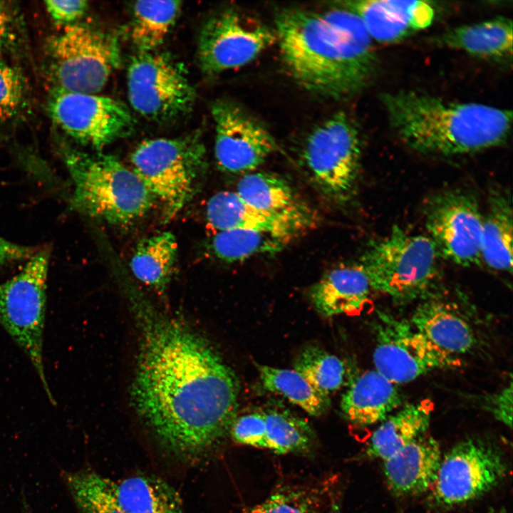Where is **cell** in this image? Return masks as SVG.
<instances>
[{"label":"cell","mask_w":513,"mask_h":513,"mask_svg":"<svg viewBox=\"0 0 513 513\" xmlns=\"http://www.w3.org/2000/svg\"><path fill=\"white\" fill-rule=\"evenodd\" d=\"M131 398L160 447L186 463L207 456L237 416L239 380L217 351L197 333L141 301Z\"/></svg>","instance_id":"obj_1"},{"label":"cell","mask_w":513,"mask_h":513,"mask_svg":"<svg viewBox=\"0 0 513 513\" xmlns=\"http://www.w3.org/2000/svg\"><path fill=\"white\" fill-rule=\"evenodd\" d=\"M275 25L289 73L309 92L346 99L364 90L376 73L373 40L347 8L321 12L286 8L276 14Z\"/></svg>","instance_id":"obj_2"},{"label":"cell","mask_w":513,"mask_h":513,"mask_svg":"<svg viewBox=\"0 0 513 513\" xmlns=\"http://www.w3.org/2000/svg\"><path fill=\"white\" fill-rule=\"evenodd\" d=\"M392 129L409 147L452 156L474 153L505 142L512 113L481 103H459L413 90L383 93Z\"/></svg>","instance_id":"obj_3"},{"label":"cell","mask_w":513,"mask_h":513,"mask_svg":"<svg viewBox=\"0 0 513 513\" xmlns=\"http://www.w3.org/2000/svg\"><path fill=\"white\" fill-rule=\"evenodd\" d=\"M61 153L74 187L71 206L80 213L125 225L152 207L155 198L145 185L115 156L90 155L68 147Z\"/></svg>","instance_id":"obj_4"},{"label":"cell","mask_w":513,"mask_h":513,"mask_svg":"<svg viewBox=\"0 0 513 513\" xmlns=\"http://www.w3.org/2000/svg\"><path fill=\"white\" fill-rule=\"evenodd\" d=\"M439 254L429 237L394 227L382 239L370 244L359 265L370 287L406 304L436 294Z\"/></svg>","instance_id":"obj_5"},{"label":"cell","mask_w":513,"mask_h":513,"mask_svg":"<svg viewBox=\"0 0 513 513\" xmlns=\"http://www.w3.org/2000/svg\"><path fill=\"white\" fill-rule=\"evenodd\" d=\"M204 154L203 145L194 136L146 140L132 152V170L160 200L165 222L193 197L204 170Z\"/></svg>","instance_id":"obj_6"},{"label":"cell","mask_w":513,"mask_h":513,"mask_svg":"<svg viewBox=\"0 0 513 513\" xmlns=\"http://www.w3.org/2000/svg\"><path fill=\"white\" fill-rule=\"evenodd\" d=\"M50 253L48 247H40L16 275L0 284V325L28 358L49 401L56 405L43 356Z\"/></svg>","instance_id":"obj_7"},{"label":"cell","mask_w":513,"mask_h":513,"mask_svg":"<svg viewBox=\"0 0 513 513\" xmlns=\"http://www.w3.org/2000/svg\"><path fill=\"white\" fill-rule=\"evenodd\" d=\"M361 142L353 123L343 112L316 126L307 136L302 160L319 192L336 204L352 197L359 173Z\"/></svg>","instance_id":"obj_8"},{"label":"cell","mask_w":513,"mask_h":513,"mask_svg":"<svg viewBox=\"0 0 513 513\" xmlns=\"http://www.w3.org/2000/svg\"><path fill=\"white\" fill-rule=\"evenodd\" d=\"M48 49L58 88L68 92L97 94L120 63L114 36L78 23L51 38Z\"/></svg>","instance_id":"obj_9"},{"label":"cell","mask_w":513,"mask_h":513,"mask_svg":"<svg viewBox=\"0 0 513 513\" xmlns=\"http://www.w3.org/2000/svg\"><path fill=\"white\" fill-rule=\"evenodd\" d=\"M502 449L484 437H468L442 456L431 490L433 503L452 507L473 500L492 490L508 473Z\"/></svg>","instance_id":"obj_10"},{"label":"cell","mask_w":513,"mask_h":513,"mask_svg":"<svg viewBox=\"0 0 513 513\" xmlns=\"http://www.w3.org/2000/svg\"><path fill=\"white\" fill-rule=\"evenodd\" d=\"M132 107L145 118L166 122L188 113L195 90L181 64L163 53H140L128 71Z\"/></svg>","instance_id":"obj_11"},{"label":"cell","mask_w":513,"mask_h":513,"mask_svg":"<svg viewBox=\"0 0 513 513\" xmlns=\"http://www.w3.org/2000/svg\"><path fill=\"white\" fill-rule=\"evenodd\" d=\"M375 370L395 384L405 383L437 370L462 365L460 358L447 354L430 343L410 322L379 312L373 324Z\"/></svg>","instance_id":"obj_12"},{"label":"cell","mask_w":513,"mask_h":513,"mask_svg":"<svg viewBox=\"0 0 513 513\" xmlns=\"http://www.w3.org/2000/svg\"><path fill=\"white\" fill-rule=\"evenodd\" d=\"M48 110L54 123L65 134L98 150L129 135L135 126L126 105L98 94L57 88L48 100Z\"/></svg>","instance_id":"obj_13"},{"label":"cell","mask_w":513,"mask_h":513,"mask_svg":"<svg viewBox=\"0 0 513 513\" xmlns=\"http://www.w3.org/2000/svg\"><path fill=\"white\" fill-rule=\"evenodd\" d=\"M276 41L274 30L234 9L210 18L199 39L198 58L208 75L244 66Z\"/></svg>","instance_id":"obj_14"},{"label":"cell","mask_w":513,"mask_h":513,"mask_svg":"<svg viewBox=\"0 0 513 513\" xmlns=\"http://www.w3.org/2000/svg\"><path fill=\"white\" fill-rule=\"evenodd\" d=\"M425 222L440 256L462 266L481 262L483 216L472 195L451 190L432 197Z\"/></svg>","instance_id":"obj_15"},{"label":"cell","mask_w":513,"mask_h":513,"mask_svg":"<svg viewBox=\"0 0 513 513\" xmlns=\"http://www.w3.org/2000/svg\"><path fill=\"white\" fill-rule=\"evenodd\" d=\"M211 112L215 127L214 155L221 170L250 172L276 150L267 129L235 103L218 100Z\"/></svg>","instance_id":"obj_16"},{"label":"cell","mask_w":513,"mask_h":513,"mask_svg":"<svg viewBox=\"0 0 513 513\" xmlns=\"http://www.w3.org/2000/svg\"><path fill=\"white\" fill-rule=\"evenodd\" d=\"M341 6L362 21L372 40L392 43L429 27L435 17L434 6L427 1L351 0Z\"/></svg>","instance_id":"obj_17"},{"label":"cell","mask_w":513,"mask_h":513,"mask_svg":"<svg viewBox=\"0 0 513 513\" xmlns=\"http://www.w3.org/2000/svg\"><path fill=\"white\" fill-rule=\"evenodd\" d=\"M410 322L435 346L455 357L472 353L480 343L472 321L457 304L442 299L438 293L423 300Z\"/></svg>","instance_id":"obj_18"},{"label":"cell","mask_w":513,"mask_h":513,"mask_svg":"<svg viewBox=\"0 0 513 513\" xmlns=\"http://www.w3.org/2000/svg\"><path fill=\"white\" fill-rule=\"evenodd\" d=\"M206 216L217 232L245 229L270 233L291 239L311 227L314 220L286 217L259 209L236 192L222 191L208 201Z\"/></svg>","instance_id":"obj_19"},{"label":"cell","mask_w":513,"mask_h":513,"mask_svg":"<svg viewBox=\"0 0 513 513\" xmlns=\"http://www.w3.org/2000/svg\"><path fill=\"white\" fill-rule=\"evenodd\" d=\"M442 457L440 445L432 437L415 439L383 460L390 491L398 496L417 495L431 489Z\"/></svg>","instance_id":"obj_20"},{"label":"cell","mask_w":513,"mask_h":513,"mask_svg":"<svg viewBox=\"0 0 513 513\" xmlns=\"http://www.w3.org/2000/svg\"><path fill=\"white\" fill-rule=\"evenodd\" d=\"M402 403L397 384L375 369L363 372L352 380L341 397L340 406L349 422L368 426L383 422Z\"/></svg>","instance_id":"obj_21"},{"label":"cell","mask_w":513,"mask_h":513,"mask_svg":"<svg viewBox=\"0 0 513 513\" xmlns=\"http://www.w3.org/2000/svg\"><path fill=\"white\" fill-rule=\"evenodd\" d=\"M512 31V19L499 16L449 28L437 36L433 41L437 46L462 51L480 58L511 63Z\"/></svg>","instance_id":"obj_22"},{"label":"cell","mask_w":513,"mask_h":513,"mask_svg":"<svg viewBox=\"0 0 513 513\" xmlns=\"http://www.w3.org/2000/svg\"><path fill=\"white\" fill-rule=\"evenodd\" d=\"M371 287L359 264L336 267L326 272L309 291L316 311L324 317L359 311Z\"/></svg>","instance_id":"obj_23"},{"label":"cell","mask_w":513,"mask_h":513,"mask_svg":"<svg viewBox=\"0 0 513 513\" xmlns=\"http://www.w3.org/2000/svg\"><path fill=\"white\" fill-rule=\"evenodd\" d=\"M431 405L420 401L405 405L390 414L373 432L365 455L384 460L423 436L429 428Z\"/></svg>","instance_id":"obj_24"},{"label":"cell","mask_w":513,"mask_h":513,"mask_svg":"<svg viewBox=\"0 0 513 513\" xmlns=\"http://www.w3.org/2000/svg\"><path fill=\"white\" fill-rule=\"evenodd\" d=\"M253 207L275 214L314 220V214L290 185L272 173L251 172L238 182L237 192Z\"/></svg>","instance_id":"obj_25"},{"label":"cell","mask_w":513,"mask_h":513,"mask_svg":"<svg viewBox=\"0 0 513 513\" xmlns=\"http://www.w3.org/2000/svg\"><path fill=\"white\" fill-rule=\"evenodd\" d=\"M512 206L507 192L495 191L483 217L481 259L490 268L512 272Z\"/></svg>","instance_id":"obj_26"},{"label":"cell","mask_w":513,"mask_h":513,"mask_svg":"<svg viewBox=\"0 0 513 513\" xmlns=\"http://www.w3.org/2000/svg\"><path fill=\"white\" fill-rule=\"evenodd\" d=\"M113 484L120 504L130 513H183L180 494L160 477L137 474Z\"/></svg>","instance_id":"obj_27"},{"label":"cell","mask_w":513,"mask_h":513,"mask_svg":"<svg viewBox=\"0 0 513 513\" xmlns=\"http://www.w3.org/2000/svg\"><path fill=\"white\" fill-rule=\"evenodd\" d=\"M177 247L175 235L170 232L140 240L130 261L134 276L154 290L164 292L175 266Z\"/></svg>","instance_id":"obj_28"},{"label":"cell","mask_w":513,"mask_h":513,"mask_svg":"<svg viewBox=\"0 0 513 513\" xmlns=\"http://www.w3.org/2000/svg\"><path fill=\"white\" fill-rule=\"evenodd\" d=\"M181 9L177 1H140L133 7L131 39L141 52L159 46L175 24Z\"/></svg>","instance_id":"obj_29"},{"label":"cell","mask_w":513,"mask_h":513,"mask_svg":"<svg viewBox=\"0 0 513 513\" xmlns=\"http://www.w3.org/2000/svg\"><path fill=\"white\" fill-rule=\"evenodd\" d=\"M263 387L298 405L308 414L318 417L331 405L330 397L316 390L294 369L256 365Z\"/></svg>","instance_id":"obj_30"},{"label":"cell","mask_w":513,"mask_h":513,"mask_svg":"<svg viewBox=\"0 0 513 513\" xmlns=\"http://www.w3.org/2000/svg\"><path fill=\"white\" fill-rule=\"evenodd\" d=\"M81 513H130L120 504L113 481L90 470L63 473Z\"/></svg>","instance_id":"obj_31"},{"label":"cell","mask_w":513,"mask_h":513,"mask_svg":"<svg viewBox=\"0 0 513 513\" xmlns=\"http://www.w3.org/2000/svg\"><path fill=\"white\" fill-rule=\"evenodd\" d=\"M289 240L264 232L229 229L216 232L212 240V249L219 259L236 262L259 254L278 252Z\"/></svg>","instance_id":"obj_32"},{"label":"cell","mask_w":513,"mask_h":513,"mask_svg":"<svg viewBox=\"0 0 513 513\" xmlns=\"http://www.w3.org/2000/svg\"><path fill=\"white\" fill-rule=\"evenodd\" d=\"M266 448L278 454L307 452L314 445L312 428L287 410L264 411Z\"/></svg>","instance_id":"obj_33"},{"label":"cell","mask_w":513,"mask_h":513,"mask_svg":"<svg viewBox=\"0 0 513 513\" xmlns=\"http://www.w3.org/2000/svg\"><path fill=\"white\" fill-rule=\"evenodd\" d=\"M294 370L316 390L328 397L341 388L346 377L343 361L315 345L301 350L294 361Z\"/></svg>","instance_id":"obj_34"},{"label":"cell","mask_w":513,"mask_h":513,"mask_svg":"<svg viewBox=\"0 0 513 513\" xmlns=\"http://www.w3.org/2000/svg\"><path fill=\"white\" fill-rule=\"evenodd\" d=\"M30 92L22 72L0 60V132L18 125L28 113Z\"/></svg>","instance_id":"obj_35"},{"label":"cell","mask_w":513,"mask_h":513,"mask_svg":"<svg viewBox=\"0 0 513 513\" xmlns=\"http://www.w3.org/2000/svg\"><path fill=\"white\" fill-rule=\"evenodd\" d=\"M326 492L325 485L283 488L245 513H320Z\"/></svg>","instance_id":"obj_36"},{"label":"cell","mask_w":513,"mask_h":513,"mask_svg":"<svg viewBox=\"0 0 513 513\" xmlns=\"http://www.w3.org/2000/svg\"><path fill=\"white\" fill-rule=\"evenodd\" d=\"M229 432L237 443L266 448L264 411H254L236 416Z\"/></svg>","instance_id":"obj_37"},{"label":"cell","mask_w":513,"mask_h":513,"mask_svg":"<svg viewBox=\"0 0 513 513\" xmlns=\"http://www.w3.org/2000/svg\"><path fill=\"white\" fill-rule=\"evenodd\" d=\"M512 381L500 390L480 396L478 399L482 408L488 411L495 419L508 428L512 422Z\"/></svg>","instance_id":"obj_38"},{"label":"cell","mask_w":513,"mask_h":513,"mask_svg":"<svg viewBox=\"0 0 513 513\" xmlns=\"http://www.w3.org/2000/svg\"><path fill=\"white\" fill-rule=\"evenodd\" d=\"M44 4L52 20L65 27L76 24L88 6V1L83 0L46 1Z\"/></svg>","instance_id":"obj_39"},{"label":"cell","mask_w":513,"mask_h":513,"mask_svg":"<svg viewBox=\"0 0 513 513\" xmlns=\"http://www.w3.org/2000/svg\"><path fill=\"white\" fill-rule=\"evenodd\" d=\"M16 36L14 8L9 2L0 1V54L11 46Z\"/></svg>","instance_id":"obj_40"},{"label":"cell","mask_w":513,"mask_h":513,"mask_svg":"<svg viewBox=\"0 0 513 513\" xmlns=\"http://www.w3.org/2000/svg\"><path fill=\"white\" fill-rule=\"evenodd\" d=\"M11 242L0 236V266L26 261L39 249Z\"/></svg>","instance_id":"obj_41"},{"label":"cell","mask_w":513,"mask_h":513,"mask_svg":"<svg viewBox=\"0 0 513 513\" xmlns=\"http://www.w3.org/2000/svg\"><path fill=\"white\" fill-rule=\"evenodd\" d=\"M327 513H340V509L338 503L336 502H333Z\"/></svg>","instance_id":"obj_42"},{"label":"cell","mask_w":513,"mask_h":513,"mask_svg":"<svg viewBox=\"0 0 513 513\" xmlns=\"http://www.w3.org/2000/svg\"><path fill=\"white\" fill-rule=\"evenodd\" d=\"M486 513H507L504 509L500 508L498 509H489Z\"/></svg>","instance_id":"obj_43"},{"label":"cell","mask_w":513,"mask_h":513,"mask_svg":"<svg viewBox=\"0 0 513 513\" xmlns=\"http://www.w3.org/2000/svg\"><path fill=\"white\" fill-rule=\"evenodd\" d=\"M23 513H31V512L27 510V511H24Z\"/></svg>","instance_id":"obj_44"}]
</instances>
